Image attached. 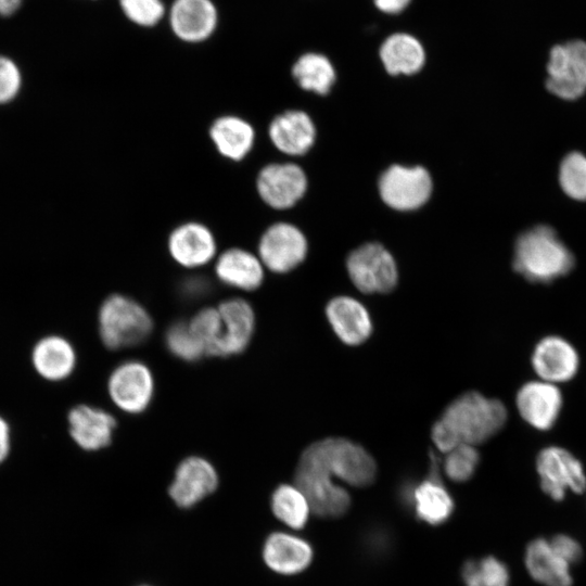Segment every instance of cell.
<instances>
[{
	"instance_id": "obj_1",
	"label": "cell",
	"mask_w": 586,
	"mask_h": 586,
	"mask_svg": "<svg viewBox=\"0 0 586 586\" xmlns=\"http://www.w3.org/2000/svg\"><path fill=\"white\" fill-rule=\"evenodd\" d=\"M512 265L526 280L549 283L572 270L574 256L552 228L539 225L518 237Z\"/></svg>"
},
{
	"instance_id": "obj_2",
	"label": "cell",
	"mask_w": 586,
	"mask_h": 586,
	"mask_svg": "<svg viewBox=\"0 0 586 586\" xmlns=\"http://www.w3.org/2000/svg\"><path fill=\"white\" fill-rule=\"evenodd\" d=\"M97 323L99 337L110 351L139 345L150 336L153 329L146 309L137 301L118 293L102 301Z\"/></svg>"
},
{
	"instance_id": "obj_3",
	"label": "cell",
	"mask_w": 586,
	"mask_h": 586,
	"mask_svg": "<svg viewBox=\"0 0 586 586\" xmlns=\"http://www.w3.org/2000/svg\"><path fill=\"white\" fill-rule=\"evenodd\" d=\"M441 419L453 429L460 443L474 446L502 429L507 409L498 399L468 392L450 403Z\"/></svg>"
},
{
	"instance_id": "obj_4",
	"label": "cell",
	"mask_w": 586,
	"mask_h": 586,
	"mask_svg": "<svg viewBox=\"0 0 586 586\" xmlns=\"http://www.w3.org/2000/svg\"><path fill=\"white\" fill-rule=\"evenodd\" d=\"M333 477L352 486L364 487L373 483L377 464L360 445L341 437L313 443L305 449Z\"/></svg>"
},
{
	"instance_id": "obj_5",
	"label": "cell",
	"mask_w": 586,
	"mask_h": 586,
	"mask_svg": "<svg viewBox=\"0 0 586 586\" xmlns=\"http://www.w3.org/2000/svg\"><path fill=\"white\" fill-rule=\"evenodd\" d=\"M295 485L306 496L311 512L322 518H337L349 508L351 496L308 453L301 455L295 470Z\"/></svg>"
},
{
	"instance_id": "obj_6",
	"label": "cell",
	"mask_w": 586,
	"mask_h": 586,
	"mask_svg": "<svg viewBox=\"0 0 586 586\" xmlns=\"http://www.w3.org/2000/svg\"><path fill=\"white\" fill-rule=\"evenodd\" d=\"M546 88L562 100H577L586 92V42L556 44L549 51Z\"/></svg>"
},
{
	"instance_id": "obj_7",
	"label": "cell",
	"mask_w": 586,
	"mask_h": 586,
	"mask_svg": "<svg viewBox=\"0 0 586 586\" xmlns=\"http://www.w3.org/2000/svg\"><path fill=\"white\" fill-rule=\"evenodd\" d=\"M346 268L353 284L362 293H388L398 280L394 257L379 243H366L347 257Z\"/></svg>"
},
{
	"instance_id": "obj_8",
	"label": "cell",
	"mask_w": 586,
	"mask_h": 586,
	"mask_svg": "<svg viewBox=\"0 0 586 586\" xmlns=\"http://www.w3.org/2000/svg\"><path fill=\"white\" fill-rule=\"evenodd\" d=\"M220 20L215 0H171L167 7L168 30L187 44L208 41L219 30Z\"/></svg>"
},
{
	"instance_id": "obj_9",
	"label": "cell",
	"mask_w": 586,
	"mask_h": 586,
	"mask_svg": "<svg viewBox=\"0 0 586 586\" xmlns=\"http://www.w3.org/2000/svg\"><path fill=\"white\" fill-rule=\"evenodd\" d=\"M382 201L396 211H413L424 205L432 193V178L422 166L392 165L378 183Z\"/></svg>"
},
{
	"instance_id": "obj_10",
	"label": "cell",
	"mask_w": 586,
	"mask_h": 586,
	"mask_svg": "<svg viewBox=\"0 0 586 586\" xmlns=\"http://www.w3.org/2000/svg\"><path fill=\"white\" fill-rule=\"evenodd\" d=\"M106 388L109 397L118 409L127 413H140L151 403L154 380L145 364L127 360L112 370Z\"/></svg>"
},
{
	"instance_id": "obj_11",
	"label": "cell",
	"mask_w": 586,
	"mask_h": 586,
	"mask_svg": "<svg viewBox=\"0 0 586 586\" xmlns=\"http://www.w3.org/2000/svg\"><path fill=\"white\" fill-rule=\"evenodd\" d=\"M304 233L293 224L279 221L269 226L258 242V257L264 267L276 273L296 268L307 255Z\"/></svg>"
},
{
	"instance_id": "obj_12",
	"label": "cell",
	"mask_w": 586,
	"mask_h": 586,
	"mask_svg": "<svg viewBox=\"0 0 586 586\" xmlns=\"http://www.w3.org/2000/svg\"><path fill=\"white\" fill-rule=\"evenodd\" d=\"M536 469L542 489L555 500H561L566 491L582 493L586 488V475L581 461L569 450L559 446L542 449Z\"/></svg>"
},
{
	"instance_id": "obj_13",
	"label": "cell",
	"mask_w": 586,
	"mask_h": 586,
	"mask_svg": "<svg viewBox=\"0 0 586 586\" xmlns=\"http://www.w3.org/2000/svg\"><path fill=\"white\" fill-rule=\"evenodd\" d=\"M29 362L40 380L58 384L69 380L74 374L78 355L66 335L51 332L34 342L29 352Z\"/></svg>"
},
{
	"instance_id": "obj_14",
	"label": "cell",
	"mask_w": 586,
	"mask_h": 586,
	"mask_svg": "<svg viewBox=\"0 0 586 586\" xmlns=\"http://www.w3.org/2000/svg\"><path fill=\"white\" fill-rule=\"evenodd\" d=\"M307 177L294 163H270L256 177V190L262 201L275 209L294 206L306 193Z\"/></svg>"
},
{
	"instance_id": "obj_15",
	"label": "cell",
	"mask_w": 586,
	"mask_h": 586,
	"mask_svg": "<svg viewBox=\"0 0 586 586\" xmlns=\"http://www.w3.org/2000/svg\"><path fill=\"white\" fill-rule=\"evenodd\" d=\"M116 425L112 413L90 404H75L66 412L67 434L82 451L93 453L110 446Z\"/></svg>"
},
{
	"instance_id": "obj_16",
	"label": "cell",
	"mask_w": 586,
	"mask_h": 586,
	"mask_svg": "<svg viewBox=\"0 0 586 586\" xmlns=\"http://www.w3.org/2000/svg\"><path fill=\"white\" fill-rule=\"evenodd\" d=\"M218 485L213 464L199 456L183 459L175 471L169 496L181 508H190L212 494Z\"/></svg>"
},
{
	"instance_id": "obj_17",
	"label": "cell",
	"mask_w": 586,
	"mask_h": 586,
	"mask_svg": "<svg viewBox=\"0 0 586 586\" xmlns=\"http://www.w3.org/2000/svg\"><path fill=\"white\" fill-rule=\"evenodd\" d=\"M378 59L391 76H412L420 73L428 61L424 43L413 34L395 30L383 38Z\"/></svg>"
},
{
	"instance_id": "obj_18",
	"label": "cell",
	"mask_w": 586,
	"mask_h": 586,
	"mask_svg": "<svg viewBox=\"0 0 586 586\" xmlns=\"http://www.w3.org/2000/svg\"><path fill=\"white\" fill-rule=\"evenodd\" d=\"M515 403L524 421L537 430L546 431L558 420L563 399L556 384L539 380L522 385Z\"/></svg>"
},
{
	"instance_id": "obj_19",
	"label": "cell",
	"mask_w": 586,
	"mask_h": 586,
	"mask_svg": "<svg viewBox=\"0 0 586 586\" xmlns=\"http://www.w3.org/2000/svg\"><path fill=\"white\" fill-rule=\"evenodd\" d=\"M532 366L540 380L556 384L573 379L579 367L574 346L558 335H548L535 346Z\"/></svg>"
},
{
	"instance_id": "obj_20",
	"label": "cell",
	"mask_w": 586,
	"mask_h": 586,
	"mask_svg": "<svg viewBox=\"0 0 586 586\" xmlns=\"http://www.w3.org/2000/svg\"><path fill=\"white\" fill-rule=\"evenodd\" d=\"M216 240L203 224L189 221L176 227L168 237V251L176 263L196 268L209 263L216 254Z\"/></svg>"
},
{
	"instance_id": "obj_21",
	"label": "cell",
	"mask_w": 586,
	"mask_h": 586,
	"mask_svg": "<svg viewBox=\"0 0 586 586\" xmlns=\"http://www.w3.org/2000/svg\"><path fill=\"white\" fill-rule=\"evenodd\" d=\"M222 331L214 356H231L242 353L249 345L255 327L252 306L243 298H229L217 307Z\"/></svg>"
},
{
	"instance_id": "obj_22",
	"label": "cell",
	"mask_w": 586,
	"mask_h": 586,
	"mask_svg": "<svg viewBox=\"0 0 586 586\" xmlns=\"http://www.w3.org/2000/svg\"><path fill=\"white\" fill-rule=\"evenodd\" d=\"M268 136L281 153L300 156L307 153L316 140V127L310 116L301 110H289L269 124Z\"/></svg>"
},
{
	"instance_id": "obj_23",
	"label": "cell",
	"mask_w": 586,
	"mask_h": 586,
	"mask_svg": "<svg viewBox=\"0 0 586 586\" xmlns=\"http://www.w3.org/2000/svg\"><path fill=\"white\" fill-rule=\"evenodd\" d=\"M310 544L300 536L286 532L270 534L263 548V559L273 572L294 575L304 571L313 560Z\"/></svg>"
},
{
	"instance_id": "obj_24",
	"label": "cell",
	"mask_w": 586,
	"mask_h": 586,
	"mask_svg": "<svg viewBox=\"0 0 586 586\" xmlns=\"http://www.w3.org/2000/svg\"><path fill=\"white\" fill-rule=\"evenodd\" d=\"M326 316L337 337L347 345L364 343L372 332V322L366 307L349 296L332 298Z\"/></svg>"
},
{
	"instance_id": "obj_25",
	"label": "cell",
	"mask_w": 586,
	"mask_h": 586,
	"mask_svg": "<svg viewBox=\"0 0 586 586\" xmlns=\"http://www.w3.org/2000/svg\"><path fill=\"white\" fill-rule=\"evenodd\" d=\"M215 273L220 282L231 288L253 291L264 280V265L251 252L231 247L222 252L215 264Z\"/></svg>"
},
{
	"instance_id": "obj_26",
	"label": "cell",
	"mask_w": 586,
	"mask_h": 586,
	"mask_svg": "<svg viewBox=\"0 0 586 586\" xmlns=\"http://www.w3.org/2000/svg\"><path fill=\"white\" fill-rule=\"evenodd\" d=\"M416 515L430 525H441L451 515L454 500L438 476L436 457H432L431 474L412 492Z\"/></svg>"
},
{
	"instance_id": "obj_27",
	"label": "cell",
	"mask_w": 586,
	"mask_h": 586,
	"mask_svg": "<svg viewBox=\"0 0 586 586\" xmlns=\"http://www.w3.org/2000/svg\"><path fill=\"white\" fill-rule=\"evenodd\" d=\"M209 137L219 154L231 161H242L253 149L255 130L242 117L224 115L209 127Z\"/></svg>"
},
{
	"instance_id": "obj_28",
	"label": "cell",
	"mask_w": 586,
	"mask_h": 586,
	"mask_svg": "<svg viewBox=\"0 0 586 586\" xmlns=\"http://www.w3.org/2000/svg\"><path fill=\"white\" fill-rule=\"evenodd\" d=\"M291 76L303 90L326 95L336 81V69L326 53L308 50L295 59Z\"/></svg>"
},
{
	"instance_id": "obj_29",
	"label": "cell",
	"mask_w": 586,
	"mask_h": 586,
	"mask_svg": "<svg viewBox=\"0 0 586 586\" xmlns=\"http://www.w3.org/2000/svg\"><path fill=\"white\" fill-rule=\"evenodd\" d=\"M525 564L531 576L545 586L572 585L570 565L546 539L537 538L527 545Z\"/></svg>"
},
{
	"instance_id": "obj_30",
	"label": "cell",
	"mask_w": 586,
	"mask_h": 586,
	"mask_svg": "<svg viewBox=\"0 0 586 586\" xmlns=\"http://www.w3.org/2000/svg\"><path fill=\"white\" fill-rule=\"evenodd\" d=\"M275 517L292 530L303 528L311 512L304 493L294 484L279 485L271 496Z\"/></svg>"
},
{
	"instance_id": "obj_31",
	"label": "cell",
	"mask_w": 586,
	"mask_h": 586,
	"mask_svg": "<svg viewBox=\"0 0 586 586\" xmlns=\"http://www.w3.org/2000/svg\"><path fill=\"white\" fill-rule=\"evenodd\" d=\"M466 586H509V571L495 557L468 560L461 570Z\"/></svg>"
},
{
	"instance_id": "obj_32",
	"label": "cell",
	"mask_w": 586,
	"mask_h": 586,
	"mask_svg": "<svg viewBox=\"0 0 586 586\" xmlns=\"http://www.w3.org/2000/svg\"><path fill=\"white\" fill-rule=\"evenodd\" d=\"M117 5L128 23L143 30L158 27L167 14L164 0H117Z\"/></svg>"
},
{
	"instance_id": "obj_33",
	"label": "cell",
	"mask_w": 586,
	"mask_h": 586,
	"mask_svg": "<svg viewBox=\"0 0 586 586\" xmlns=\"http://www.w3.org/2000/svg\"><path fill=\"white\" fill-rule=\"evenodd\" d=\"M559 183L571 199L586 201V156L579 152L568 153L559 166Z\"/></svg>"
},
{
	"instance_id": "obj_34",
	"label": "cell",
	"mask_w": 586,
	"mask_h": 586,
	"mask_svg": "<svg viewBox=\"0 0 586 586\" xmlns=\"http://www.w3.org/2000/svg\"><path fill=\"white\" fill-rule=\"evenodd\" d=\"M196 340L202 344L206 355H214L220 340L222 323L218 308L206 307L198 311L188 322Z\"/></svg>"
},
{
	"instance_id": "obj_35",
	"label": "cell",
	"mask_w": 586,
	"mask_h": 586,
	"mask_svg": "<svg viewBox=\"0 0 586 586\" xmlns=\"http://www.w3.org/2000/svg\"><path fill=\"white\" fill-rule=\"evenodd\" d=\"M165 342L173 355L186 361H195L206 355L202 344L193 335L186 321L171 324L166 331Z\"/></svg>"
},
{
	"instance_id": "obj_36",
	"label": "cell",
	"mask_w": 586,
	"mask_h": 586,
	"mask_svg": "<svg viewBox=\"0 0 586 586\" xmlns=\"http://www.w3.org/2000/svg\"><path fill=\"white\" fill-rule=\"evenodd\" d=\"M480 455L473 445L461 443L447 453L444 471L454 482H466L475 472Z\"/></svg>"
},
{
	"instance_id": "obj_37",
	"label": "cell",
	"mask_w": 586,
	"mask_h": 586,
	"mask_svg": "<svg viewBox=\"0 0 586 586\" xmlns=\"http://www.w3.org/2000/svg\"><path fill=\"white\" fill-rule=\"evenodd\" d=\"M23 84L18 65L11 58L0 54V105L16 99Z\"/></svg>"
},
{
	"instance_id": "obj_38",
	"label": "cell",
	"mask_w": 586,
	"mask_h": 586,
	"mask_svg": "<svg viewBox=\"0 0 586 586\" xmlns=\"http://www.w3.org/2000/svg\"><path fill=\"white\" fill-rule=\"evenodd\" d=\"M549 544L556 553L569 565L577 562L582 557L579 544L568 535H557L549 540Z\"/></svg>"
},
{
	"instance_id": "obj_39",
	"label": "cell",
	"mask_w": 586,
	"mask_h": 586,
	"mask_svg": "<svg viewBox=\"0 0 586 586\" xmlns=\"http://www.w3.org/2000/svg\"><path fill=\"white\" fill-rule=\"evenodd\" d=\"M432 440L440 451L448 453L461 444L453 429L441 418L432 428Z\"/></svg>"
},
{
	"instance_id": "obj_40",
	"label": "cell",
	"mask_w": 586,
	"mask_h": 586,
	"mask_svg": "<svg viewBox=\"0 0 586 586\" xmlns=\"http://www.w3.org/2000/svg\"><path fill=\"white\" fill-rule=\"evenodd\" d=\"M13 448V432L10 421L0 413V466L8 460Z\"/></svg>"
},
{
	"instance_id": "obj_41",
	"label": "cell",
	"mask_w": 586,
	"mask_h": 586,
	"mask_svg": "<svg viewBox=\"0 0 586 586\" xmlns=\"http://www.w3.org/2000/svg\"><path fill=\"white\" fill-rule=\"evenodd\" d=\"M374 9L386 16L403 14L413 0H371Z\"/></svg>"
},
{
	"instance_id": "obj_42",
	"label": "cell",
	"mask_w": 586,
	"mask_h": 586,
	"mask_svg": "<svg viewBox=\"0 0 586 586\" xmlns=\"http://www.w3.org/2000/svg\"><path fill=\"white\" fill-rule=\"evenodd\" d=\"M23 4V0H0V16L10 17L17 13Z\"/></svg>"
},
{
	"instance_id": "obj_43",
	"label": "cell",
	"mask_w": 586,
	"mask_h": 586,
	"mask_svg": "<svg viewBox=\"0 0 586 586\" xmlns=\"http://www.w3.org/2000/svg\"><path fill=\"white\" fill-rule=\"evenodd\" d=\"M92 1H97V0H92Z\"/></svg>"
}]
</instances>
